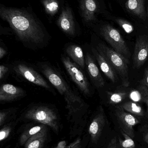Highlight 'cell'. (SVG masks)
<instances>
[{
  "mask_svg": "<svg viewBox=\"0 0 148 148\" xmlns=\"http://www.w3.org/2000/svg\"><path fill=\"white\" fill-rule=\"evenodd\" d=\"M0 17L8 23L16 39L25 47L37 50L49 43L50 35L32 7L18 8L1 3Z\"/></svg>",
  "mask_w": 148,
  "mask_h": 148,
  "instance_id": "6da1fadb",
  "label": "cell"
},
{
  "mask_svg": "<svg viewBox=\"0 0 148 148\" xmlns=\"http://www.w3.org/2000/svg\"><path fill=\"white\" fill-rule=\"evenodd\" d=\"M38 70L50 83L63 97L66 103L68 120L75 125L82 123L87 111V104L79 94L74 90L61 73L50 63L39 62L36 64Z\"/></svg>",
  "mask_w": 148,
  "mask_h": 148,
  "instance_id": "7a4b0ae2",
  "label": "cell"
},
{
  "mask_svg": "<svg viewBox=\"0 0 148 148\" xmlns=\"http://www.w3.org/2000/svg\"><path fill=\"white\" fill-rule=\"evenodd\" d=\"M22 119L34 121L50 127L58 134L60 118L55 107L47 103H38L30 105L23 112Z\"/></svg>",
  "mask_w": 148,
  "mask_h": 148,
  "instance_id": "3957f363",
  "label": "cell"
},
{
  "mask_svg": "<svg viewBox=\"0 0 148 148\" xmlns=\"http://www.w3.org/2000/svg\"><path fill=\"white\" fill-rule=\"evenodd\" d=\"M95 48L120 76L123 84L126 87L129 86L128 59L102 43H98Z\"/></svg>",
  "mask_w": 148,
  "mask_h": 148,
  "instance_id": "277c9868",
  "label": "cell"
},
{
  "mask_svg": "<svg viewBox=\"0 0 148 148\" xmlns=\"http://www.w3.org/2000/svg\"><path fill=\"white\" fill-rule=\"evenodd\" d=\"M10 69L18 77L23 78L30 82L43 88L52 92L56 93L50 84L30 64L25 62L16 61L10 66Z\"/></svg>",
  "mask_w": 148,
  "mask_h": 148,
  "instance_id": "5b68a950",
  "label": "cell"
},
{
  "mask_svg": "<svg viewBox=\"0 0 148 148\" xmlns=\"http://www.w3.org/2000/svg\"><path fill=\"white\" fill-rule=\"evenodd\" d=\"M61 61L70 79L76 85L81 93L86 97L91 96V86L83 69L67 56L61 55Z\"/></svg>",
  "mask_w": 148,
  "mask_h": 148,
  "instance_id": "8992f818",
  "label": "cell"
},
{
  "mask_svg": "<svg viewBox=\"0 0 148 148\" xmlns=\"http://www.w3.org/2000/svg\"><path fill=\"white\" fill-rule=\"evenodd\" d=\"M55 23L59 29L69 37L74 38L81 34V27L74 12L67 3H64Z\"/></svg>",
  "mask_w": 148,
  "mask_h": 148,
  "instance_id": "52a82bcc",
  "label": "cell"
},
{
  "mask_svg": "<svg viewBox=\"0 0 148 148\" xmlns=\"http://www.w3.org/2000/svg\"><path fill=\"white\" fill-rule=\"evenodd\" d=\"M101 35L110 44L113 49L128 59L130 56L129 49L120 32L109 24L101 26L99 29Z\"/></svg>",
  "mask_w": 148,
  "mask_h": 148,
  "instance_id": "ba28073f",
  "label": "cell"
},
{
  "mask_svg": "<svg viewBox=\"0 0 148 148\" xmlns=\"http://www.w3.org/2000/svg\"><path fill=\"white\" fill-rule=\"evenodd\" d=\"M77 1L78 13L83 24L89 26L96 22L101 10L98 0H77Z\"/></svg>",
  "mask_w": 148,
  "mask_h": 148,
  "instance_id": "9c48e42d",
  "label": "cell"
},
{
  "mask_svg": "<svg viewBox=\"0 0 148 148\" xmlns=\"http://www.w3.org/2000/svg\"><path fill=\"white\" fill-rule=\"evenodd\" d=\"M115 114L121 131L132 138L135 137L134 127L140 123L139 120L133 114L126 112L120 107H117Z\"/></svg>",
  "mask_w": 148,
  "mask_h": 148,
  "instance_id": "30bf717a",
  "label": "cell"
},
{
  "mask_svg": "<svg viewBox=\"0 0 148 148\" xmlns=\"http://www.w3.org/2000/svg\"><path fill=\"white\" fill-rule=\"evenodd\" d=\"M148 59V38L145 36L137 38L133 55V63L136 68H139Z\"/></svg>",
  "mask_w": 148,
  "mask_h": 148,
  "instance_id": "8fae6325",
  "label": "cell"
},
{
  "mask_svg": "<svg viewBox=\"0 0 148 148\" xmlns=\"http://www.w3.org/2000/svg\"><path fill=\"white\" fill-rule=\"evenodd\" d=\"M26 95V92L21 87L10 84H3L0 88V102H12L20 100Z\"/></svg>",
  "mask_w": 148,
  "mask_h": 148,
  "instance_id": "7c38bea8",
  "label": "cell"
},
{
  "mask_svg": "<svg viewBox=\"0 0 148 148\" xmlns=\"http://www.w3.org/2000/svg\"><path fill=\"white\" fill-rule=\"evenodd\" d=\"M85 57L86 68L91 82L97 88H103L105 85V82L96 64L93 56L87 52L85 54Z\"/></svg>",
  "mask_w": 148,
  "mask_h": 148,
  "instance_id": "4fadbf2b",
  "label": "cell"
},
{
  "mask_svg": "<svg viewBox=\"0 0 148 148\" xmlns=\"http://www.w3.org/2000/svg\"><path fill=\"white\" fill-rule=\"evenodd\" d=\"M105 122L106 120L103 110L102 108H100L92 119L89 127V134L93 143H96L99 140L104 128Z\"/></svg>",
  "mask_w": 148,
  "mask_h": 148,
  "instance_id": "5bb4252c",
  "label": "cell"
},
{
  "mask_svg": "<svg viewBox=\"0 0 148 148\" xmlns=\"http://www.w3.org/2000/svg\"><path fill=\"white\" fill-rule=\"evenodd\" d=\"M65 51L67 56L76 63L82 69L84 70L86 68L85 57L83 50L80 46L76 44H67L65 47Z\"/></svg>",
  "mask_w": 148,
  "mask_h": 148,
  "instance_id": "9a60e30c",
  "label": "cell"
},
{
  "mask_svg": "<svg viewBox=\"0 0 148 148\" xmlns=\"http://www.w3.org/2000/svg\"><path fill=\"white\" fill-rule=\"evenodd\" d=\"M40 1L50 21L58 16L65 3L63 0H40Z\"/></svg>",
  "mask_w": 148,
  "mask_h": 148,
  "instance_id": "2e32d148",
  "label": "cell"
},
{
  "mask_svg": "<svg viewBox=\"0 0 148 148\" xmlns=\"http://www.w3.org/2000/svg\"><path fill=\"white\" fill-rule=\"evenodd\" d=\"M91 52L104 75L113 82H117V75L106 59L99 53L95 47H91Z\"/></svg>",
  "mask_w": 148,
  "mask_h": 148,
  "instance_id": "e0dca14e",
  "label": "cell"
},
{
  "mask_svg": "<svg viewBox=\"0 0 148 148\" xmlns=\"http://www.w3.org/2000/svg\"><path fill=\"white\" fill-rule=\"evenodd\" d=\"M125 6L130 13L134 14L140 19H146L145 0H127Z\"/></svg>",
  "mask_w": 148,
  "mask_h": 148,
  "instance_id": "ac0fdd59",
  "label": "cell"
},
{
  "mask_svg": "<svg viewBox=\"0 0 148 148\" xmlns=\"http://www.w3.org/2000/svg\"><path fill=\"white\" fill-rule=\"evenodd\" d=\"M47 130L32 136L24 144L25 148H41L47 138Z\"/></svg>",
  "mask_w": 148,
  "mask_h": 148,
  "instance_id": "d6986e66",
  "label": "cell"
},
{
  "mask_svg": "<svg viewBox=\"0 0 148 148\" xmlns=\"http://www.w3.org/2000/svg\"><path fill=\"white\" fill-rule=\"evenodd\" d=\"M46 129H47V125L41 124L32 127L24 131L21 134L19 138L20 145L21 146H23L32 136Z\"/></svg>",
  "mask_w": 148,
  "mask_h": 148,
  "instance_id": "ffe728a7",
  "label": "cell"
},
{
  "mask_svg": "<svg viewBox=\"0 0 148 148\" xmlns=\"http://www.w3.org/2000/svg\"><path fill=\"white\" fill-rule=\"evenodd\" d=\"M125 111L133 115L138 116H143L144 111L141 106L135 102L129 101L125 103L120 106Z\"/></svg>",
  "mask_w": 148,
  "mask_h": 148,
  "instance_id": "44dd1931",
  "label": "cell"
},
{
  "mask_svg": "<svg viewBox=\"0 0 148 148\" xmlns=\"http://www.w3.org/2000/svg\"><path fill=\"white\" fill-rule=\"evenodd\" d=\"M109 103L117 104L121 102L127 95V93L125 92H119L116 93L107 92Z\"/></svg>",
  "mask_w": 148,
  "mask_h": 148,
  "instance_id": "7402d4cb",
  "label": "cell"
},
{
  "mask_svg": "<svg viewBox=\"0 0 148 148\" xmlns=\"http://www.w3.org/2000/svg\"><path fill=\"white\" fill-rule=\"evenodd\" d=\"M16 110L15 108H10L2 110L0 111V126L5 124L10 119H11L16 113Z\"/></svg>",
  "mask_w": 148,
  "mask_h": 148,
  "instance_id": "603a6c76",
  "label": "cell"
},
{
  "mask_svg": "<svg viewBox=\"0 0 148 148\" xmlns=\"http://www.w3.org/2000/svg\"><path fill=\"white\" fill-rule=\"evenodd\" d=\"M14 123H10L3 125L0 131V142L1 143L6 140L11 134L14 127Z\"/></svg>",
  "mask_w": 148,
  "mask_h": 148,
  "instance_id": "cb8c5ba5",
  "label": "cell"
},
{
  "mask_svg": "<svg viewBox=\"0 0 148 148\" xmlns=\"http://www.w3.org/2000/svg\"><path fill=\"white\" fill-rule=\"evenodd\" d=\"M121 133L124 138V140L119 139L120 146L122 148H135V143L133 138L128 135L121 131Z\"/></svg>",
  "mask_w": 148,
  "mask_h": 148,
  "instance_id": "d4e9b609",
  "label": "cell"
},
{
  "mask_svg": "<svg viewBox=\"0 0 148 148\" xmlns=\"http://www.w3.org/2000/svg\"><path fill=\"white\" fill-rule=\"evenodd\" d=\"M118 24L124 29V31L127 33L130 34L134 30L133 25L128 21L122 19H118L116 20Z\"/></svg>",
  "mask_w": 148,
  "mask_h": 148,
  "instance_id": "484cf974",
  "label": "cell"
},
{
  "mask_svg": "<svg viewBox=\"0 0 148 148\" xmlns=\"http://www.w3.org/2000/svg\"><path fill=\"white\" fill-rule=\"evenodd\" d=\"M129 98L135 102L142 101V95L140 90H133L129 94Z\"/></svg>",
  "mask_w": 148,
  "mask_h": 148,
  "instance_id": "4316f807",
  "label": "cell"
},
{
  "mask_svg": "<svg viewBox=\"0 0 148 148\" xmlns=\"http://www.w3.org/2000/svg\"><path fill=\"white\" fill-rule=\"evenodd\" d=\"M140 90L141 92L142 95V101L147 104L148 110V88L146 85H141Z\"/></svg>",
  "mask_w": 148,
  "mask_h": 148,
  "instance_id": "83f0119b",
  "label": "cell"
},
{
  "mask_svg": "<svg viewBox=\"0 0 148 148\" xmlns=\"http://www.w3.org/2000/svg\"><path fill=\"white\" fill-rule=\"evenodd\" d=\"M10 69V67L3 65H1L0 66V79L1 81L4 79L9 71Z\"/></svg>",
  "mask_w": 148,
  "mask_h": 148,
  "instance_id": "f1b7e54d",
  "label": "cell"
},
{
  "mask_svg": "<svg viewBox=\"0 0 148 148\" xmlns=\"http://www.w3.org/2000/svg\"><path fill=\"white\" fill-rule=\"evenodd\" d=\"M13 34H14V33L10 27H3L1 24H0V34L12 35Z\"/></svg>",
  "mask_w": 148,
  "mask_h": 148,
  "instance_id": "f546056e",
  "label": "cell"
},
{
  "mask_svg": "<svg viewBox=\"0 0 148 148\" xmlns=\"http://www.w3.org/2000/svg\"><path fill=\"white\" fill-rule=\"evenodd\" d=\"M67 148H82L81 144V139H77L76 140L71 143L70 145L67 146Z\"/></svg>",
  "mask_w": 148,
  "mask_h": 148,
  "instance_id": "4dcf8cb0",
  "label": "cell"
},
{
  "mask_svg": "<svg viewBox=\"0 0 148 148\" xmlns=\"http://www.w3.org/2000/svg\"><path fill=\"white\" fill-rule=\"evenodd\" d=\"M107 148H119L116 138L112 139Z\"/></svg>",
  "mask_w": 148,
  "mask_h": 148,
  "instance_id": "1f68e13d",
  "label": "cell"
},
{
  "mask_svg": "<svg viewBox=\"0 0 148 148\" xmlns=\"http://www.w3.org/2000/svg\"><path fill=\"white\" fill-rule=\"evenodd\" d=\"M143 82L144 84V85H146L147 87L148 86V67L146 69L144 73Z\"/></svg>",
  "mask_w": 148,
  "mask_h": 148,
  "instance_id": "d6a6232c",
  "label": "cell"
},
{
  "mask_svg": "<svg viewBox=\"0 0 148 148\" xmlns=\"http://www.w3.org/2000/svg\"><path fill=\"white\" fill-rule=\"evenodd\" d=\"M7 50L4 48L2 46H1L0 47V59L1 60L7 55Z\"/></svg>",
  "mask_w": 148,
  "mask_h": 148,
  "instance_id": "836d02e7",
  "label": "cell"
},
{
  "mask_svg": "<svg viewBox=\"0 0 148 148\" xmlns=\"http://www.w3.org/2000/svg\"><path fill=\"white\" fill-rule=\"evenodd\" d=\"M67 143L65 141L60 142L55 148H67Z\"/></svg>",
  "mask_w": 148,
  "mask_h": 148,
  "instance_id": "e575fe53",
  "label": "cell"
},
{
  "mask_svg": "<svg viewBox=\"0 0 148 148\" xmlns=\"http://www.w3.org/2000/svg\"><path fill=\"white\" fill-rule=\"evenodd\" d=\"M144 140L145 142L148 144V132L145 134L144 136Z\"/></svg>",
  "mask_w": 148,
  "mask_h": 148,
  "instance_id": "d590c367",
  "label": "cell"
},
{
  "mask_svg": "<svg viewBox=\"0 0 148 148\" xmlns=\"http://www.w3.org/2000/svg\"><path fill=\"white\" fill-rule=\"evenodd\" d=\"M9 147H10V146H8V147H6V148H9Z\"/></svg>",
  "mask_w": 148,
  "mask_h": 148,
  "instance_id": "8d00e7d4",
  "label": "cell"
},
{
  "mask_svg": "<svg viewBox=\"0 0 148 148\" xmlns=\"http://www.w3.org/2000/svg\"></svg>",
  "mask_w": 148,
  "mask_h": 148,
  "instance_id": "74e56055",
  "label": "cell"
}]
</instances>
